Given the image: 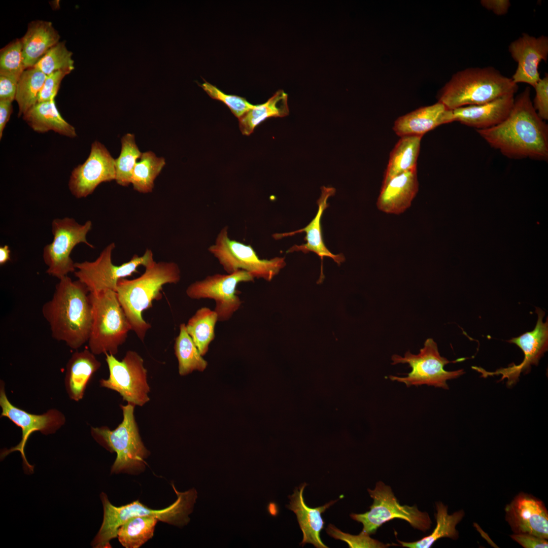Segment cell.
I'll return each instance as SVG.
<instances>
[{
  "instance_id": "836d02e7",
  "label": "cell",
  "mask_w": 548,
  "mask_h": 548,
  "mask_svg": "<svg viewBox=\"0 0 548 548\" xmlns=\"http://www.w3.org/2000/svg\"><path fill=\"white\" fill-rule=\"evenodd\" d=\"M165 165L163 157H157L152 151L142 153L132 174L131 184L133 189L144 193L152 192L154 180Z\"/></svg>"
},
{
  "instance_id": "30bf717a",
  "label": "cell",
  "mask_w": 548,
  "mask_h": 548,
  "mask_svg": "<svg viewBox=\"0 0 548 548\" xmlns=\"http://www.w3.org/2000/svg\"><path fill=\"white\" fill-rule=\"evenodd\" d=\"M368 492L373 499L370 510L350 515L352 519L363 524L362 532L374 534L378 528L393 519L404 520L423 532L430 529L432 522L427 512L420 511L416 505H400L391 487L382 482H378L374 489H368Z\"/></svg>"
},
{
  "instance_id": "f1b7e54d",
  "label": "cell",
  "mask_w": 548,
  "mask_h": 548,
  "mask_svg": "<svg viewBox=\"0 0 548 548\" xmlns=\"http://www.w3.org/2000/svg\"><path fill=\"white\" fill-rule=\"evenodd\" d=\"M422 138L413 135L400 137L390 153L382 184L397 175L417 168Z\"/></svg>"
},
{
  "instance_id": "d590c367",
  "label": "cell",
  "mask_w": 548,
  "mask_h": 548,
  "mask_svg": "<svg viewBox=\"0 0 548 548\" xmlns=\"http://www.w3.org/2000/svg\"><path fill=\"white\" fill-rule=\"evenodd\" d=\"M121 149L119 156L115 159V181L122 186L131 184L133 168L137 160L142 154L135 142L134 135L128 133L121 140Z\"/></svg>"
},
{
  "instance_id": "4dcf8cb0",
  "label": "cell",
  "mask_w": 548,
  "mask_h": 548,
  "mask_svg": "<svg viewBox=\"0 0 548 548\" xmlns=\"http://www.w3.org/2000/svg\"><path fill=\"white\" fill-rule=\"evenodd\" d=\"M218 321L214 310L201 307L188 320L186 329L200 354L203 356L208 351L210 343L215 338V326Z\"/></svg>"
},
{
  "instance_id": "5bb4252c",
  "label": "cell",
  "mask_w": 548,
  "mask_h": 548,
  "mask_svg": "<svg viewBox=\"0 0 548 548\" xmlns=\"http://www.w3.org/2000/svg\"><path fill=\"white\" fill-rule=\"evenodd\" d=\"M254 279L249 272L244 270H238L231 274L217 273L191 284L186 289V293L191 299L214 300L216 305L214 310L217 314L218 321H226L232 317L243 303L237 295V285L242 282L253 281Z\"/></svg>"
},
{
  "instance_id": "bcb514c9",
  "label": "cell",
  "mask_w": 548,
  "mask_h": 548,
  "mask_svg": "<svg viewBox=\"0 0 548 548\" xmlns=\"http://www.w3.org/2000/svg\"><path fill=\"white\" fill-rule=\"evenodd\" d=\"M12 111L11 101L0 100V139L3 136L4 129L10 119Z\"/></svg>"
},
{
  "instance_id": "8992f818",
  "label": "cell",
  "mask_w": 548,
  "mask_h": 548,
  "mask_svg": "<svg viewBox=\"0 0 548 548\" xmlns=\"http://www.w3.org/2000/svg\"><path fill=\"white\" fill-rule=\"evenodd\" d=\"M135 405L128 403L120 405L123 412L122 422L114 430L107 426L91 428L94 439L111 453L116 454L112 473L136 474L146 467L145 459L149 455L140 436L134 416Z\"/></svg>"
},
{
  "instance_id": "7c38bea8",
  "label": "cell",
  "mask_w": 548,
  "mask_h": 548,
  "mask_svg": "<svg viewBox=\"0 0 548 548\" xmlns=\"http://www.w3.org/2000/svg\"><path fill=\"white\" fill-rule=\"evenodd\" d=\"M91 221L84 224L78 223L69 217L54 219L52 222V242L43 249V258L48 266L46 272L59 279L76 270L75 263L70 257L75 246L84 243L90 248L86 235L92 228Z\"/></svg>"
},
{
  "instance_id": "9a60e30c",
  "label": "cell",
  "mask_w": 548,
  "mask_h": 548,
  "mask_svg": "<svg viewBox=\"0 0 548 548\" xmlns=\"http://www.w3.org/2000/svg\"><path fill=\"white\" fill-rule=\"evenodd\" d=\"M0 406L2 412L1 417H6L22 430V438L20 442L9 449H4L1 454V459L9 454L18 451L20 453L24 469L26 472L32 473L34 466L27 461L24 448L28 437L35 431L48 435L55 433L65 422L62 413L51 409L42 415L28 413L13 405L8 400L4 388V383L1 381Z\"/></svg>"
},
{
  "instance_id": "ffe728a7",
  "label": "cell",
  "mask_w": 548,
  "mask_h": 548,
  "mask_svg": "<svg viewBox=\"0 0 548 548\" xmlns=\"http://www.w3.org/2000/svg\"><path fill=\"white\" fill-rule=\"evenodd\" d=\"M419 187L417 168L397 175L382 184L377 208L388 214H402L410 207Z\"/></svg>"
},
{
  "instance_id": "f35d334b",
  "label": "cell",
  "mask_w": 548,
  "mask_h": 548,
  "mask_svg": "<svg viewBox=\"0 0 548 548\" xmlns=\"http://www.w3.org/2000/svg\"><path fill=\"white\" fill-rule=\"evenodd\" d=\"M24 65L21 39H17L0 51V72L21 75Z\"/></svg>"
},
{
  "instance_id": "ba28073f",
  "label": "cell",
  "mask_w": 548,
  "mask_h": 548,
  "mask_svg": "<svg viewBox=\"0 0 548 548\" xmlns=\"http://www.w3.org/2000/svg\"><path fill=\"white\" fill-rule=\"evenodd\" d=\"M208 250L228 274L244 270L254 278L270 281L286 265L284 257L260 259L250 245L230 239L227 226L220 231L215 243Z\"/></svg>"
},
{
  "instance_id": "7402d4cb",
  "label": "cell",
  "mask_w": 548,
  "mask_h": 548,
  "mask_svg": "<svg viewBox=\"0 0 548 548\" xmlns=\"http://www.w3.org/2000/svg\"><path fill=\"white\" fill-rule=\"evenodd\" d=\"M321 194L317 200L318 205V212L314 219L305 227L295 231L283 233H276L273 235L275 239H280L284 237L292 236L295 234L305 232L304 238L306 243L300 245H295L291 247L287 253L301 251L304 253L313 252L317 254L322 259L324 257H328L338 264L345 260L341 254L335 255L332 253L325 246L322 237L321 220L324 211L329 204L327 201L329 197L335 193V189L331 187L322 186L321 188Z\"/></svg>"
},
{
  "instance_id": "3957f363",
  "label": "cell",
  "mask_w": 548,
  "mask_h": 548,
  "mask_svg": "<svg viewBox=\"0 0 548 548\" xmlns=\"http://www.w3.org/2000/svg\"><path fill=\"white\" fill-rule=\"evenodd\" d=\"M181 279L178 265L173 262L154 261L145 267L140 277L133 279H120L116 292L133 330L139 338L144 340L151 327L142 316L143 311L152 307L154 300L162 297L161 290L166 284H177Z\"/></svg>"
},
{
  "instance_id": "ee69618b",
  "label": "cell",
  "mask_w": 548,
  "mask_h": 548,
  "mask_svg": "<svg viewBox=\"0 0 548 548\" xmlns=\"http://www.w3.org/2000/svg\"><path fill=\"white\" fill-rule=\"evenodd\" d=\"M511 538L525 548H545L548 546L546 539L527 533H514Z\"/></svg>"
},
{
  "instance_id": "b9f144b4",
  "label": "cell",
  "mask_w": 548,
  "mask_h": 548,
  "mask_svg": "<svg viewBox=\"0 0 548 548\" xmlns=\"http://www.w3.org/2000/svg\"><path fill=\"white\" fill-rule=\"evenodd\" d=\"M68 74L65 71H59L47 76L39 94L37 102L55 99L62 80Z\"/></svg>"
},
{
  "instance_id": "277c9868",
  "label": "cell",
  "mask_w": 548,
  "mask_h": 548,
  "mask_svg": "<svg viewBox=\"0 0 548 548\" xmlns=\"http://www.w3.org/2000/svg\"><path fill=\"white\" fill-rule=\"evenodd\" d=\"M519 88L493 66L470 67L453 75L441 89L438 101L450 110L483 104Z\"/></svg>"
},
{
  "instance_id": "8fae6325",
  "label": "cell",
  "mask_w": 548,
  "mask_h": 548,
  "mask_svg": "<svg viewBox=\"0 0 548 548\" xmlns=\"http://www.w3.org/2000/svg\"><path fill=\"white\" fill-rule=\"evenodd\" d=\"M115 248V244L112 243L102 251L95 260L75 263L77 270L74 275L86 286L89 293L106 290L116 292L120 279L137 272L140 266L146 267L154 262L152 252L147 249L143 255H134L129 261L115 265L112 261V254Z\"/></svg>"
},
{
  "instance_id": "1f68e13d",
  "label": "cell",
  "mask_w": 548,
  "mask_h": 548,
  "mask_svg": "<svg viewBox=\"0 0 548 548\" xmlns=\"http://www.w3.org/2000/svg\"><path fill=\"white\" fill-rule=\"evenodd\" d=\"M158 520L148 516L130 518L119 527L117 537L126 548H139L153 537Z\"/></svg>"
},
{
  "instance_id": "e575fe53",
  "label": "cell",
  "mask_w": 548,
  "mask_h": 548,
  "mask_svg": "<svg viewBox=\"0 0 548 548\" xmlns=\"http://www.w3.org/2000/svg\"><path fill=\"white\" fill-rule=\"evenodd\" d=\"M46 78L44 73L35 67L27 68L22 73L18 82L15 99L19 108V117L37 103Z\"/></svg>"
},
{
  "instance_id": "e0dca14e",
  "label": "cell",
  "mask_w": 548,
  "mask_h": 548,
  "mask_svg": "<svg viewBox=\"0 0 548 548\" xmlns=\"http://www.w3.org/2000/svg\"><path fill=\"white\" fill-rule=\"evenodd\" d=\"M115 176V159L104 145L95 141L87 159L72 170L68 188L76 198L86 197L100 183L114 180Z\"/></svg>"
},
{
  "instance_id": "f6af8a7d",
  "label": "cell",
  "mask_w": 548,
  "mask_h": 548,
  "mask_svg": "<svg viewBox=\"0 0 548 548\" xmlns=\"http://www.w3.org/2000/svg\"><path fill=\"white\" fill-rule=\"evenodd\" d=\"M480 4L498 16L505 15L511 5L509 0H481Z\"/></svg>"
},
{
  "instance_id": "d6986e66",
  "label": "cell",
  "mask_w": 548,
  "mask_h": 548,
  "mask_svg": "<svg viewBox=\"0 0 548 548\" xmlns=\"http://www.w3.org/2000/svg\"><path fill=\"white\" fill-rule=\"evenodd\" d=\"M505 520L514 533H527L547 539L548 512L542 501L520 493L505 508Z\"/></svg>"
},
{
  "instance_id": "603a6c76",
  "label": "cell",
  "mask_w": 548,
  "mask_h": 548,
  "mask_svg": "<svg viewBox=\"0 0 548 548\" xmlns=\"http://www.w3.org/2000/svg\"><path fill=\"white\" fill-rule=\"evenodd\" d=\"M453 121V110L438 101L399 117L395 121L393 129L400 137L423 136L436 127Z\"/></svg>"
},
{
  "instance_id": "7a4b0ae2",
  "label": "cell",
  "mask_w": 548,
  "mask_h": 548,
  "mask_svg": "<svg viewBox=\"0 0 548 548\" xmlns=\"http://www.w3.org/2000/svg\"><path fill=\"white\" fill-rule=\"evenodd\" d=\"M86 286L67 276L59 279L51 300L42 307L51 335L74 349L88 341L92 322V306Z\"/></svg>"
},
{
  "instance_id": "ab89813d",
  "label": "cell",
  "mask_w": 548,
  "mask_h": 548,
  "mask_svg": "<svg viewBox=\"0 0 548 548\" xmlns=\"http://www.w3.org/2000/svg\"><path fill=\"white\" fill-rule=\"evenodd\" d=\"M326 532L328 535L335 539H340L347 542L350 547L384 548L391 545L389 544H384L377 540L372 539L369 534L362 531L358 535L344 533L331 524L328 526Z\"/></svg>"
},
{
  "instance_id": "4fadbf2b",
  "label": "cell",
  "mask_w": 548,
  "mask_h": 548,
  "mask_svg": "<svg viewBox=\"0 0 548 548\" xmlns=\"http://www.w3.org/2000/svg\"><path fill=\"white\" fill-rule=\"evenodd\" d=\"M109 370L108 379H101V387L119 393L127 403L142 406L150 400V387L144 360L136 352L127 351L121 361L115 355L106 353Z\"/></svg>"
},
{
  "instance_id": "5b68a950",
  "label": "cell",
  "mask_w": 548,
  "mask_h": 548,
  "mask_svg": "<svg viewBox=\"0 0 548 548\" xmlns=\"http://www.w3.org/2000/svg\"><path fill=\"white\" fill-rule=\"evenodd\" d=\"M172 487L177 499L172 504L161 509L150 508L138 500L124 505L116 506L110 502L105 493H101L103 521L91 545L95 548L111 547L110 542L117 537L119 527L128 519L134 517L152 516L161 522L179 527L187 525L190 521L188 515L193 511L197 492L194 488L180 492L173 484Z\"/></svg>"
},
{
  "instance_id": "cb8c5ba5",
  "label": "cell",
  "mask_w": 548,
  "mask_h": 548,
  "mask_svg": "<svg viewBox=\"0 0 548 548\" xmlns=\"http://www.w3.org/2000/svg\"><path fill=\"white\" fill-rule=\"evenodd\" d=\"M306 486L303 483L296 488L293 494L289 496L290 504L287 507L296 515L300 528L303 533V539L300 545L311 543L317 548L328 547L321 539L320 534L324 528V522L321 514L337 500L331 501L323 506L310 508L304 501L303 492Z\"/></svg>"
},
{
  "instance_id": "74e56055",
  "label": "cell",
  "mask_w": 548,
  "mask_h": 548,
  "mask_svg": "<svg viewBox=\"0 0 548 548\" xmlns=\"http://www.w3.org/2000/svg\"><path fill=\"white\" fill-rule=\"evenodd\" d=\"M203 81V83L199 84L203 90L213 99L224 104L238 119L254 107L255 105L250 103L245 98L236 95L226 94L216 86L205 80Z\"/></svg>"
},
{
  "instance_id": "2e32d148",
  "label": "cell",
  "mask_w": 548,
  "mask_h": 548,
  "mask_svg": "<svg viewBox=\"0 0 548 548\" xmlns=\"http://www.w3.org/2000/svg\"><path fill=\"white\" fill-rule=\"evenodd\" d=\"M536 313L537 314V321L534 329L508 341L516 345L523 351L524 358L520 364H513L493 372H489L481 367L472 366V368L481 373V376L483 378L502 375L500 381L507 379V385L511 386L518 382L522 372L526 373L529 372L532 365H537L539 359L547 351L548 321L547 318L546 321L543 322L545 313L541 309L537 307Z\"/></svg>"
},
{
  "instance_id": "d6a6232c",
  "label": "cell",
  "mask_w": 548,
  "mask_h": 548,
  "mask_svg": "<svg viewBox=\"0 0 548 548\" xmlns=\"http://www.w3.org/2000/svg\"><path fill=\"white\" fill-rule=\"evenodd\" d=\"M174 350L181 375H187L194 370L203 371L207 367V361L203 358L187 333L184 323L180 325V332L175 339Z\"/></svg>"
},
{
  "instance_id": "ac0fdd59",
  "label": "cell",
  "mask_w": 548,
  "mask_h": 548,
  "mask_svg": "<svg viewBox=\"0 0 548 548\" xmlns=\"http://www.w3.org/2000/svg\"><path fill=\"white\" fill-rule=\"evenodd\" d=\"M508 51L517 63L511 79L516 84L524 83L533 87L540 79L538 70L541 61H547L548 37H538L524 33L511 42Z\"/></svg>"
},
{
  "instance_id": "83f0119b",
  "label": "cell",
  "mask_w": 548,
  "mask_h": 548,
  "mask_svg": "<svg viewBox=\"0 0 548 548\" xmlns=\"http://www.w3.org/2000/svg\"><path fill=\"white\" fill-rule=\"evenodd\" d=\"M288 94L279 90L265 102L254 107L238 119L242 133L249 135L257 126L271 117H283L289 115Z\"/></svg>"
},
{
  "instance_id": "52a82bcc",
  "label": "cell",
  "mask_w": 548,
  "mask_h": 548,
  "mask_svg": "<svg viewBox=\"0 0 548 548\" xmlns=\"http://www.w3.org/2000/svg\"><path fill=\"white\" fill-rule=\"evenodd\" d=\"M92 306V322L88 340L90 351L94 355L117 354L118 348L127 338L131 330L127 318L112 290L89 293Z\"/></svg>"
},
{
  "instance_id": "f546056e",
  "label": "cell",
  "mask_w": 548,
  "mask_h": 548,
  "mask_svg": "<svg viewBox=\"0 0 548 548\" xmlns=\"http://www.w3.org/2000/svg\"><path fill=\"white\" fill-rule=\"evenodd\" d=\"M437 512L435 514L436 526L431 534L414 542H404L398 540L403 547L408 548H428L438 539L448 537L453 539L458 538L456 525L461 521L465 513L460 510L449 515L448 506L441 502L436 503Z\"/></svg>"
},
{
  "instance_id": "d4e9b609",
  "label": "cell",
  "mask_w": 548,
  "mask_h": 548,
  "mask_svg": "<svg viewBox=\"0 0 548 548\" xmlns=\"http://www.w3.org/2000/svg\"><path fill=\"white\" fill-rule=\"evenodd\" d=\"M59 39L60 36L52 22L35 20L29 23L25 34L21 39L25 70L34 67Z\"/></svg>"
},
{
  "instance_id": "7bdbcfd3",
  "label": "cell",
  "mask_w": 548,
  "mask_h": 548,
  "mask_svg": "<svg viewBox=\"0 0 548 548\" xmlns=\"http://www.w3.org/2000/svg\"><path fill=\"white\" fill-rule=\"evenodd\" d=\"M21 75L0 72V100L12 102L15 99Z\"/></svg>"
},
{
  "instance_id": "44dd1931",
  "label": "cell",
  "mask_w": 548,
  "mask_h": 548,
  "mask_svg": "<svg viewBox=\"0 0 548 548\" xmlns=\"http://www.w3.org/2000/svg\"><path fill=\"white\" fill-rule=\"evenodd\" d=\"M515 93H508L489 102L458 108L453 110L454 121L476 129L489 128L501 123L513 107Z\"/></svg>"
},
{
  "instance_id": "9c48e42d",
  "label": "cell",
  "mask_w": 548,
  "mask_h": 548,
  "mask_svg": "<svg viewBox=\"0 0 548 548\" xmlns=\"http://www.w3.org/2000/svg\"><path fill=\"white\" fill-rule=\"evenodd\" d=\"M391 360L392 365L407 363L411 367L412 371L406 376H389L391 380L403 383L407 387L427 385L449 389L447 381L458 378L465 373L463 369L447 371L444 369L447 364L459 360L450 361L441 356L437 344L431 338L426 340L418 354H413L408 351L403 357L394 354Z\"/></svg>"
},
{
  "instance_id": "4316f807",
  "label": "cell",
  "mask_w": 548,
  "mask_h": 548,
  "mask_svg": "<svg viewBox=\"0 0 548 548\" xmlns=\"http://www.w3.org/2000/svg\"><path fill=\"white\" fill-rule=\"evenodd\" d=\"M22 118L34 131L39 133L53 130L71 138L77 135L75 128L61 116L55 99L37 102L22 116Z\"/></svg>"
},
{
  "instance_id": "60d3db41",
  "label": "cell",
  "mask_w": 548,
  "mask_h": 548,
  "mask_svg": "<svg viewBox=\"0 0 548 548\" xmlns=\"http://www.w3.org/2000/svg\"><path fill=\"white\" fill-rule=\"evenodd\" d=\"M535 96L532 101L534 109L538 115L544 121L548 120V74L546 73L542 78L533 87Z\"/></svg>"
},
{
  "instance_id": "7dc6e473",
  "label": "cell",
  "mask_w": 548,
  "mask_h": 548,
  "mask_svg": "<svg viewBox=\"0 0 548 548\" xmlns=\"http://www.w3.org/2000/svg\"><path fill=\"white\" fill-rule=\"evenodd\" d=\"M11 251L7 245L0 247V265H3L10 260Z\"/></svg>"
},
{
  "instance_id": "6da1fadb",
  "label": "cell",
  "mask_w": 548,
  "mask_h": 548,
  "mask_svg": "<svg viewBox=\"0 0 548 548\" xmlns=\"http://www.w3.org/2000/svg\"><path fill=\"white\" fill-rule=\"evenodd\" d=\"M493 148L511 159H548V126L537 114L527 87L515 97L507 118L494 127L476 129Z\"/></svg>"
},
{
  "instance_id": "8d00e7d4",
  "label": "cell",
  "mask_w": 548,
  "mask_h": 548,
  "mask_svg": "<svg viewBox=\"0 0 548 548\" xmlns=\"http://www.w3.org/2000/svg\"><path fill=\"white\" fill-rule=\"evenodd\" d=\"M73 53L65 46L64 42H59L40 59L34 66L46 76L59 71L69 74L74 69Z\"/></svg>"
},
{
  "instance_id": "484cf974",
  "label": "cell",
  "mask_w": 548,
  "mask_h": 548,
  "mask_svg": "<svg viewBox=\"0 0 548 548\" xmlns=\"http://www.w3.org/2000/svg\"><path fill=\"white\" fill-rule=\"evenodd\" d=\"M101 363L90 351L84 350L74 353L69 359L66 369L65 386L70 398L79 401L84 396L87 384Z\"/></svg>"
}]
</instances>
